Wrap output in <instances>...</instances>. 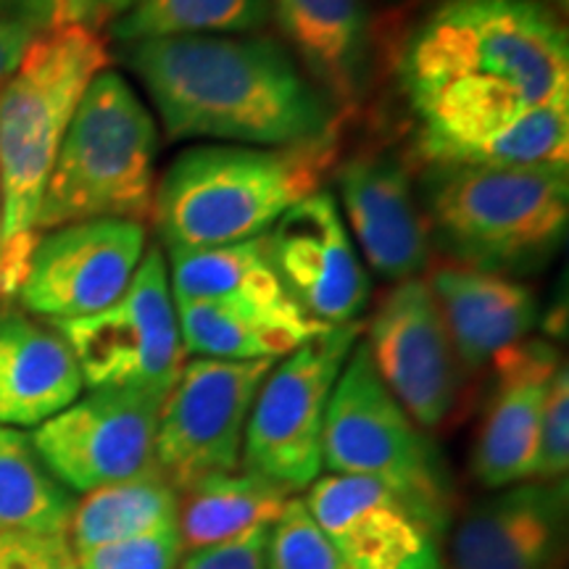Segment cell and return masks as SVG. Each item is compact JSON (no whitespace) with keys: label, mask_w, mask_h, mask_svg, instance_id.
<instances>
[{"label":"cell","mask_w":569,"mask_h":569,"mask_svg":"<svg viewBox=\"0 0 569 569\" xmlns=\"http://www.w3.org/2000/svg\"><path fill=\"white\" fill-rule=\"evenodd\" d=\"M398 80L425 161L459 163L569 92V38L546 0H440L409 34Z\"/></svg>","instance_id":"obj_1"},{"label":"cell","mask_w":569,"mask_h":569,"mask_svg":"<svg viewBox=\"0 0 569 569\" xmlns=\"http://www.w3.org/2000/svg\"><path fill=\"white\" fill-rule=\"evenodd\" d=\"M140 77L172 140L290 148L338 134V113L277 40L184 34L130 42Z\"/></svg>","instance_id":"obj_2"},{"label":"cell","mask_w":569,"mask_h":569,"mask_svg":"<svg viewBox=\"0 0 569 569\" xmlns=\"http://www.w3.org/2000/svg\"><path fill=\"white\" fill-rule=\"evenodd\" d=\"M338 159V134L290 148L198 146L156 184L153 219L167 251L243 243L319 193Z\"/></svg>","instance_id":"obj_3"},{"label":"cell","mask_w":569,"mask_h":569,"mask_svg":"<svg viewBox=\"0 0 569 569\" xmlns=\"http://www.w3.org/2000/svg\"><path fill=\"white\" fill-rule=\"evenodd\" d=\"M430 243L478 272L530 274L557 256L569 224V167L430 163L422 206Z\"/></svg>","instance_id":"obj_4"},{"label":"cell","mask_w":569,"mask_h":569,"mask_svg":"<svg viewBox=\"0 0 569 569\" xmlns=\"http://www.w3.org/2000/svg\"><path fill=\"white\" fill-rule=\"evenodd\" d=\"M156 148L153 113L130 82L103 69L80 106L42 190L34 230L48 232L90 219L153 217Z\"/></svg>","instance_id":"obj_5"},{"label":"cell","mask_w":569,"mask_h":569,"mask_svg":"<svg viewBox=\"0 0 569 569\" xmlns=\"http://www.w3.org/2000/svg\"><path fill=\"white\" fill-rule=\"evenodd\" d=\"M109 63L92 27H53L30 42L0 90V240L34 230L40 198L71 117Z\"/></svg>","instance_id":"obj_6"},{"label":"cell","mask_w":569,"mask_h":569,"mask_svg":"<svg viewBox=\"0 0 569 569\" xmlns=\"http://www.w3.org/2000/svg\"><path fill=\"white\" fill-rule=\"evenodd\" d=\"M322 469L380 482L422 511L443 536L459 511L457 482L443 453L386 388L361 340L332 388Z\"/></svg>","instance_id":"obj_7"},{"label":"cell","mask_w":569,"mask_h":569,"mask_svg":"<svg viewBox=\"0 0 569 569\" xmlns=\"http://www.w3.org/2000/svg\"><path fill=\"white\" fill-rule=\"evenodd\" d=\"M361 322L327 327L269 369L246 425L240 467L301 493L322 475V432Z\"/></svg>","instance_id":"obj_8"},{"label":"cell","mask_w":569,"mask_h":569,"mask_svg":"<svg viewBox=\"0 0 569 569\" xmlns=\"http://www.w3.org/2000/svg\"><path fill=\"white\" fill-rule=\"evenodd\" d=\"M67 338L90 390L174 386L182 336L163 253L151 246L117 303L92 317L51 322Z\"/></svg>","instance_id":"obj_9"},{"label":"cell","mask_w":569,"mask_h":569,"mask_svg":"<svg viewBox=\"0 0 569 569\" xmlns=\"http://www.w3.org/2000/svg\"><path fill=\"white\" fill-rule=\"evenodd\" d=\"M277 361L193 359L163 398L153 465L177 490L240 469L246 425Z\"/></svg>","instance_id":"obj_10"},{"label":"cell","mask_w":569,"mask_h":569,"mask_svg":"<svg viewBox=\"0 0 569 569\" xmlns=\"http://www.w3.org/2000/svg\"><path fill=\"white\" fill-rule=\"evenodd\" d=\"M365 346L380 380L425 432L459 417L467 372L427 280L409 277L382 298Z\"/></svg>","instance_id":"obj_11"},{"label":"cell","mask_w":569,"mask_h":569,"mask_svg":"<svg viewBox=\"0 0 569 569\" xmlns=\"http://www.w3.org/2000/svg\"><path fill=\"white\" fill-rule=\"evenodd\" d=\"M159 388H101L34 427L32 446L71 493L111 486L156 467Z\"/></svg>","instance_id":"obj_12"},{"label":"cell","mask_w":569,"mask_h":569,"mask_svg":"<svg viewBox=\"0 0 569 569\" xmlns=\"http://www.w3.org/2000/svg\"><path fill=\"white\" fill-rule=\"evenodd\" d=\"M148 251L146 224L90 219L40 234L19 303L27 315L69 322L117 303Z\"/></svg>","instance_id":"obj_13"},{"label":"cell","mask_w":569,"mask_h":569,"mask_svg":"<svg viewBox=\"0 0 569 569\" xmlns=\"http://www.w3.org/2000/svg\"><path fill=\"white\" fill-rule=\"evenodd\" d=\"M303 503L346 569H448L443 532L380 482L319 475Z\"/></svg>","instance_id":"obj_14"},{"label":"cell","mask_w":569,"mask_h":569,"mask_svg":"<svg viewBox=\"0 0 569 569\" xmlns=\"http://www.w3.org/2000/svg\"><path fill=\"white\" fill-rule=\"evenodd\" d=\"M267 243L284 290L306 317L325 327L359 322L372 284L330 190L284 211Z\"/></svg>","instance_id":"obj_15"},{"label":"cell","mask_w":569,"mask_h":569,"mask_svg":"<svg viewBox=\"0 0 569 569\" xmlns=\"http://www.w3.org/2000/svg\"><path fill=\"white\" fill-rule=\"evenodd\" d=\"M567 480H528L459 509L446 532L448 569H565Z\"/></svg>","instance_id":"obj_16"},{"label":"cell","mask_w":569,"mask_h":569,"mask_svg":"<svg viewBox=\"0 0 569 569\" xmlns=\"http://www.w3.org/2000/svg\"><path fill=\"white\" fill-rule=\"evenodd\" d=\"M493 388L472 448V478L501 490L536 478L540 419L546 396L565 365L549 340H522L493 356Z\"/></svg>","instance_id":"obj_17"},{"label":"cell","mask_w":569,"mask_h":569,"mask_svg":"<svg viewBox=\"0 0 569 569\" xmlns=\"http://www.w3.org/2000/svg\"><path fill=\"white\" fill-rule=\"evenodd\" d=\"M336 184L338 209L367 264L396 282L422 272L432 243L407 163L390 151L356 153L340 163Z\"/></svg>","instance_id":"obj_18"},{"label":"cell","mask_w":569,"mask_h":569,"mask_svg":"<svg viewBox=\"0 0 569 569\" xmlns=\"http://www.w3.org/2000/svg\"><path fill=\"white\" fill-rule=\"evenodd\" d=\"M272 13L290 56L336 113L365 101L372 40L365 0H272Z\"/></svg>","instance_id":"obj_19"},{"label":"cell","mask_w":569,"mask_h":569,"mask_svg":"<svg viewBox=\"0 0 569 569\" xmlns=\"http://www.w3.org/2000/svg\"><path fill=\"white\" fill-rule=\"evenodd\" d=\"M67 338L51 322L0 303V425L40 427L82 396Z\"/></svg>","instance_id":"obj_20"},{"label":"cell","mask_w":569,"mask_h":569,"mask_svg":"<svg viewBox=\"0 0 569 569\" xmlns=\"http://www.w3.org/2000/svg\"><path fill=\"white\" fill-rule=\"evenodd\" d=\"M169 284L174 301L211 303L301 330H327L298 309L277 274L267 234L243 243L169 251Z\"/></svg>","instance_id":"obj_21"},{"label":"cell","mask_w":569,"mask_h":569,"mask_svg":"<svg viewBox=\"0 0 569 569\" xmlns=\"http://www.w3.org/2000/svg\"><path fill=\"white\" fill-rule=\"evenodd\" d=\"M427 284L467 375L486 369L503 348L528 340L540 319L536 293L515 277L440 267Z\"/></svg>","instance_id":"obj_22"},{"label":"cell","mask_w":569,"mask_h":569,"mask_svg":"<svg viewBox=\"0 0 569 569\" xmlns=\"http://www.w3.org/2000/svg\"><path fill=\"white\" fill-rule=\"evenodd\" d=\"M298 493L251 469L209 475L177 490V538L182 557L269 528Z\"/></svg>","instance_id":"obj_23"},{"label":"cell","mask_w":569,"mask_h":569,"mask_svg":"<svg viewBox=\"0 0 569 569\" xmlns=\"http://www.w3.org/2000/svg\"><path fill=\"white\" fill-rule=\"evenodd\" d=\"M177 528V488L151 467L134 478L88 490L74 501L67 536L74 551Z\"/></svg>","instance_id":"obj_24"},{"label":"cell","mask_w":569,"mask_h":569,"mask_svg":"<svg viewBox=\"0 0 569 569\" xmlns=\"http://www.w3.org/2000/svg\"><path fill=\"white\" fill-rule=\"evenodd\" d=\"M184 353L222 361H277L325 330H301L227 311L222 306L174 301Z\"/></svg>","instance_id":"obj_25"},{"label":"cell","mask_w":569,"mask_h":569,"mask_svg":"<svg viewBox=\"0 0 569 569\" xmlns=\"http://www.w3.org/2000/svg\"><path fill=\"white\" fill-rule=\"evenodd\" d=\"M74 496L48 472L32 438L0 425V532L67 530Z\"/></svg>","instance_id":"obj_26"},{"label":"cell","mask_w":569,"mask_h":569,"mask_svg":"<svg viewBox=\"0 0 569 569\" xmlns=\"http://www.w3.org/2000/svg\"><path fill=\"white\" fill-rule=\"evenodd\" d=\"M272 17V0H134L113 21L122 42L184 38V34L256 32Z\"/></svg>","instance_id":"obj_27"},{"label":"cell","mask_w":569,"mask_h":569,"mask_svg":"<svg viewBox=\"0 0 569 569\" xmlns=\"http://www.w3.org/2000/svg\"><path fill=\"white\" fill-rule=\"evenodd\" d=\"M459 163L488 167H569V92L503 127Z\"/></svg>","instance_id":"obj_28"},{"label":"cell","mask_w":569,"mask_h":569,"mask_svg":"<svg viewBox=\"0 0 569 569\" xmlns=\"http://www.w3.org/2000/svg\"><path fill=\"white\" fill-rule=\"evenodd\" d=\"M267 569H346L336 546L306 509L303 496H296L269 528Z\"/></svg>","instance_id":"obj_29"},{"label":"cell","mask_w":569,"mask_h":569,"mask_svg":"<svg viewBox=\"0 0 569 569\" xmlns=\"http://www.w3.org/2000/svg\"><path fill=\"white\" fill-rule=\"evenodd\" d=\"M80 569H177L182 559L177 528L74 551Z\"/></svg>","instance_id":"obj_30"},{"label":"cell","mask_w":569,"mask_h":569,"mask_svg":"<svg viewBox=\"0 0 569 569\" xmlns=\"http://www.w3.org/2000/svg\"><path fill=\"white\" fill-rule=\"evenodd\" d=\"M569 469V375L561 365L553 375L540 419L536 478L540 482L567 480Z\"/></svg>","instance_id":"obj_31"},{"label":"cell","mask_w":569,"mask_h":569,"mask_svg":"<svg viewBox=\"0 0 569 569\" xmlns=\"http://www.w3.org/2000/svg\"><path fill=\"white\" fill-rule=\"evenodd\" d=\"M0 569H80L67 530L0 532Z\"/></svg>","instance_id":"obj_32"},{"label":"cell","mask_w":569,"mask_h":569,"mask_svg":"<svg viewBox=\"0 0 569 569\" xmlns=\"http://www.w3.org/2000/svg\"><path fill=\"white\" fill-rule=\"evenodd\" d=\"M269 528H256L213 549L184 553L177 569H267Z\"/></svg>","instance_id":"obj_33"},{"label":"cell","mask_w":569,"mask_h":569,"mask_svg":"<svg viewBox=\"0 0 569 569\" xmlns=\"http://www.w3.org/2000/svg\"><path fill=\"white\" fill-rule=\"evenodd\" d=\"M40 32L30 30L27 24L19 21L0 19V90L9 84V80L17 74L21 59H24L30 42L38 38Z\"/></svg>","instance_id":"obj_34"},{"label":"cell","mask_w":569,"mask_h":569,"mask_svg":"<svg viewBox=\"0 0 569 569\" xmlns=\"http://www.w3.org/2000/svg\"><path fill=\"white\" fill-rule=\"evenodd\" d=\"M56 0H0V19L19 21L34 32H48L53 27Z\"/></svg>","instance_id":"obj_35"},{"label":"cell","mask_w":569,"mask_h":569,"mask_svg":"<svg viewBox=\"0 0 569 569\" xmlns=\"http://www.w3.org/2000/svg\"><path fill=\"white\" fill-rule=\"evenodd\" d=\"M98 19L101 11L96 0H56L53 27H92Z\"/></svg>","instance_id":"obj_36"},{"label":"cell","mask_w":569,"mask_h":569,"mask_svg":"<svg viewBox=\"0 0 569 569\" xmlns=\"http://www.w3.org/2000/svg\"><path fill=\"white\" fill-rule=\"evenodd\" d=\"M98 3V11L103 13H117V17H122L124 11H130L134 6V0H96Z\"/></svg>","instance_id":"obj_37"},{"label":"cell","mask_w":569,"mask_h":569,"mask_svg":"<svg viewBox=\"0 0 569 569\" xmlns=\"http://www.w3.org/2000/svg\"><path fill=\"white\" fill-rule=\"evenodd\" d=\"M551 3H553V6H559V9H561V11H565V9H567V0H551Z\"/></svg>","instance_id":"obj_38"}]
</instances>
